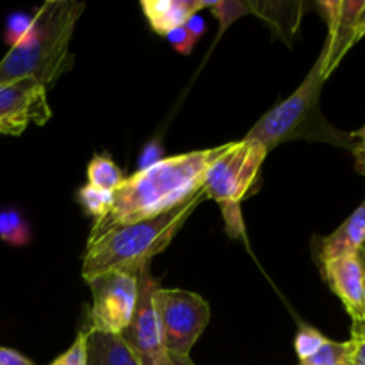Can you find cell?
I'll return each mask as SVG.
<instances>
[{
	"mask_svg": "<svg viewBox=\"0 0 365 365\" xmlns=\"http://www.w3.org/2000/svg\"><path fill=\"white\" fill-rule=\"evenodd\" d=\"M230 143L209 150L164 157L160 163L135 171L113 192V205L102 220L93 223L88 241L110 228L159 216L203 187L209 168L228 150Z\"/></svg>",
	"mask_w": 365,
	"mask_h": 365,
	"instance_id": "6da1fadb",
	"label": "cell"
},
{
	"mask_svg": "<svg viewBox=\"0 0 365 365\" xmlns=\"http://www.w3.org/2000/svg\"><path fill=\"white\" fill-rule=\"evenodd\" d=\"M353 365H365V323H353L351 328Z\"/></svg>",
	"mask_w": 365,
	"mask_h": 365,
	"instance_id": "cb8c5ba5",
	"label": "cell"
},
{
	"mask_svg": "<svg viewBox=\"0 0 365 365\" xmlns=\"http://www.w3.org/2000/svg\"><path fill=\"white\" fill-rule=\"evenodd\" d=\"M88 285L93 302L86 328L121 334L130 324L138 303V274L109 271L89 278Z\"/></svg>",
	"mask_w": 365,
	"mask_h": 365,
	"instance_id": "52a82bcc",
	"label": "cell"
},
{
	"mask_svg": "<svg viewBox=\"0 0 365 365\" xmlns=\"http://www.w3.org/2000/svg\"><path fill=\"white\" fill-rule=\"evenodd\" d=\"M185 27H187V31L191 32L196 39H200V36L205 32V21H203V18L200 16V14H195L192 18H189V21L185 24Z\"/></svg>",
	"mask_w": 365,
	"mask_h": 365,
	"instance_id": "4316f807",
	"label": "cell"
},
{
	"mask_svg": "<svg viewBox=\"0 0 365 365\" xmlns=\"http://www.w3.org/2000/svg\"><path fill=\"white\" fill-rule=\"evenodd\" d=\"M324 82L327 78L323 75V63L317 57L299 88L287 100L264 114L246 138L260 143L267 153L292 139L327 141L331 145L346 146L353 152L359 141L351 134H344L331 127L321 114L319 98Z\"/></svg>",
	"mask_w": 365,
	"mask_h": 365,
	"instance_id": "277c9868",
	"label": "cell"
},
{
	"mask_svg": "<svg viewBox=\"0 0 365 365\" xmlns=\"http://www.w3.org/2000/svg\"><path fill=\"white\" fill-rule=\"evenodd\" d=\"M317 6L328 25L327 45L319 56L328 78L365 36V0H321Z\"/></svg>",
	"mask_w": 365,
	"mask_h": 365,
	"instance_id": "9c48e42d",
	"label": "cell"
},
{
	"mask_svg": "<svg viewBox=\"0 0 365 365\" xmlns=\"http://www.w3.org/2000/svg\"><path fill=\"white\" fill-rule=\"evenodd\" d=\"M84 330L88 365H141L120 334Z\"/></svg>",
	"mask_w": 365,
	"mask_h": 365,
	"instance_id": "5bb4252c",
	"label": "cell"
},
{
	"mask_svg": "<svg viewBox=\"0 0 365 365\" xmlns=\"http://www.w3.org/2000/svg\"><path fill=\"white\" fill-rule=\"evenodd\" d=\"M159 282L150 274V266L138 273V303L130 324L121 331V337L134 351L141 365H166L168 351L163 344L159 319L153 310L152 296Z\"/></svg>",
	"mask_w": 365,
	"mask_h": 365,
	"instance_id": "ba28073f",
	"label": "cell"
},
{
	"mask_svg": "<svg viewBox=\"0 0 365 365\" xmlns=\"http://www.w3.org/2000/svg\"><path fill=\"white\" fill-rule=\"evenodd\" d=\"M327 337L312 327H302L298 335L294 339V349L296 355L299 356V362H305L307 359L316 355L319 351L321 346L324 344Z\"/></svg>",
	"mask_w": 365,
	"mask_h": 365,
	"instance_id": "d6986e66",
	"label": "cell"
},
{
	"mask_svg": "<svg viewBox=\"0 0 365 365\" xmlns=\"http://www.w3.org/2000/svg\"><path fill=\"white\" fill-rule=\"evenodd\" d=\"M353 155H355V168L360 175H365V143H356L353 148Z\"/></svg>",
	"mask_w": 365,
	"mask_h": 365,
	"instance_id": "83f0119b",
	"label": "cell"
},
{
	"mask_svg": "<svg viewBox=\"0 0 365 365\" xmlns=\"http://www.w3.org/2000/svg\"><path fill=\"white\" fill-rule=\"evenodd\" d=\"M166 38H168V41L171 43V46H173V48L180 53L191 52L192 46H195V43L198 41V39H196L195 36L187 31V27H185V25H182V27H177V29H173L171 32H168Z\"/></svg>",
	"mask_w": 365,
	"mask_h": 365,
	"instance_id": "603a6c76",
	"label": "cell"
},
{
	"mask_svg": "<svg viewBox=\"0 0 365 365\" xmlns=\"http://www.w3.org/2000/svg\"><path fill=\"white\" fill-rule=\"evenodd\" d=\"M163 159H164V152H163V146H160V143L150 141L148 145L143 148L141 157H139V170H146V168L160 163Z\"/></svg>",
	"mask_w": 365,
	"mask_h": 365,
	"instance_id": "d4e9b609",
	"label": "cell"
},
{
	"mask_svg": "<svg viewBox=\"0 0 365 365\" xmlns=\"http://www.w3.org/2000/svg\"><path fill=\"white\" fill-rule=\"evenodd\" d=\"M0 365H36L20 351L0 346Z\"/></svg>",
	"mask_w": 365,
	"mask_h": 365,
	"instance_id": "484cf974",
	"label": "cell"
},
{
	"mask_svg": "<svg viewBox=\"0 0 365 365\" xmlns=\"http://www.w3.org/2000/svg\"><path fill=\"white\" fill-rule=\"evenodd\" d=\"M321 266L324 280L341 299L353 323H365V248L327 260Z\"/></svg>",
	"mask_w": 365,
	"mask_h": 365,
	"instance_id": "8fae6325",
	"label": "cell"
},
{
	"mask_svg": "<svg viewBox=\"0 0 365 365\" xmlns=\"http://www.w3.org/2000/svg\"><path fill=\"white\" fill-rule=\"evenodd\" d=\"M0 239L11 246H25L31 241V228L18 210H0Z\"/></svg>",
	"mask_w": 365,
	"mask_h": 365,
	"instance_id": "2e32d148",
	"label": "cell"
},
{
	"mask_svg": "<svg viewBox=\"0 0 365 365\" xmlns=\"http://www.w3.org/2000/svg\"><path fill=\"white\" fill-rule=\"evenodd\" d=\"M32 27V18L25 13H13L6 24V43L14 46Z\"/></svg>",
	"mask_w": 365,
	"mask_h": 365,
	"instance_id": "7402d4cb",
	"label": "cell"
},
{
	"mask_svg": "<svg viewBox=\"0 0 365 365\" xmlns=\"http://www.w3.org/2000/svg\"><path fill=\"white\" fill-rule=\"evenodd\" d=\"M50 365H88V351H86V330L81 328L77 339L68 351L57 356Z\"/></svg>",
	"mask_w": 365,
	"mask_h": 365,
	"instance_id": "44dd1931",
	"label": "cell"
},
{
	"mask_svg": "<svg viewBox=\"0 0 365 365\" xmlns=\"http://www.w3.org/2000/svg\"><path fill=\"white\" fill-rule=\"evenodd\" d=\"M266 157L267 150L253 139L230 143L227 152L207 171L203 182L207 198L220 203L223 210L241 209V200L253 185Z\"/></svg>",
	"mask_w": 365,
	"mask_h": 365,
	"instance_id": "8992f818",
	"label": "cell"
},
{
	"mask_svg": "<svg viewBox=\"0 0 365 365\" xmlns=\"http://www.w3.org/2000/svg\"><path fill=\"white\" fill-rule=\"evenodd\" d=\"M88 180L93 187L114 192L125 180L123 171L107 155H95L88 166Z\"/></svg>",
	"mask_w": 365,
	"mask_h": 365,
	"instance_id": "9a60e30c",
	"label": "cell"
},
{
	"mask_svg": "<svg viewBox=\"0 0 365 365\" xmlns=\"http://www.w3.org/2000/svg\"><path fill=\"white\" fill-rule=\"evenodd\" d=\"M77 200L84 207L86 212L95 217V221H98L109 212L110 205H113V192L88 184L77 192Z\"/></svg>",
	"mask_w": 365,
	"mask_h": 365,
	"instance_id": "ac0fdd59",
	"label": "cell"
},
{
	"mask_svg": "<svg viewBox=\"0 0 365 365\" xmlns=\"http://www.w3.org/2000/svg\"><path fill=\"white\" fill-rule=\"evenodd\" d=\"M209 9L216 14L220 20L221 32L227 31L230 24H234L239 16H245L250 13V4L248 2H210Z\"/></svg>",
	"mask_w": 365,
	"mask_h": 365,
	"instance_id": "ffe728a7",
	"label": "cell"
},
{
	"mask_svg": "<svg viewBox=\"0 0 365 365\" xmlns=\"http://www.w3.org/2000/svg\"><path fill=\"white\" fill-rule=\"evenodd\" d=\"M205 198L202 187L184 203L159 216L114 227L100 237L88 241L82 260V278L88 282L89 278L109 271L138 274L143 267L150 266L153 257L173 242L189 216Z\"/></svg>",
	"mask_w": 365,
	"mask_h": 365,
	"instance_id": "7a4b0ae2",
	"label": "cell"
},
{
	"mask_svg": "<svg viewBox=\"0 0 365 365\" xmlns=\"http://www.w3.org/2000/svg\"><path fill=\"white\" fill-rule=\"evenodd\" d=\"M302 365H353L351 341L335 342L327 339L319 351L302 362Z\"/></svg>",
	"mask_w": 365,
	"mask_h": 365,
	"instance_id": "e0dca14e",
	"label": "cell"
},
{
	"mask_svg": "<svg viewBox=\"0 0 365 365\" xmlns=\"http://www.w3.org/2000/svg\"><path fill=\"white\" fill-rule=\"evenodd\" d=\"M209 4L205 0H143L141 9L153 31L166 36L202 9H209Z\"/></svg>",
	"mask_w": 365,
	"mask_h": 365,
	"instance_id": "7c38bea8",
	"label": "cell"
},
{
	"mask_svg": "<svg viewBox=\"0 0 365 365\" xmlns=\"http://www.w3.org/2000/svg\"><path fill=\"white\" fill-rule=\"evenodd\" d=\"M84 4L48 0L32 16V27L0 61V84L36 78L45 88L70 70V41Z\"/></svg>",
	"mask_w": 365,
	"mask_h": 365,
	"instance_id": "3957f363",
	"label": "cell"
},
{
	"mask_svg": "<svg viewBox=\"0 0 365 365\" xmlns=\"http://www.w3.org/2000/svg\"><path fill=\"white\" fill-rule=\"evenodd\" d=\"M351 135H353V138H355L359 143H365V125H364L362 128H360V130L353 132Z\"/></svg>",
	"mask_w": 365,
	"mask_h": 365,
	"instance_id": "f546056e",
	"label": "cell"
},
{
	"mask_svg": "<svg viewBox=\"0 0 365 365\" xmlns=\"http://www.w3.org/2000/svg\"><path fill=\"white\" fill-rule=\"evenodd\" d=\"M166 365H196L189 356L182 355H173V353H168Z\"/></svg>",
	"mask_w": 365,
	"mask_h": 365,
	"instance_id": "f1b7e54d",
	"label": "cell"
},
{
	"mask_svg": "<svg viewBox=\"0 0 365 365\" xmlns=\"http://www.w3.org/2000/svg\"><path fill=\"white\" fill-rule=\"evenodd\" d=\"M52 116L46 88L36 78L0 84V134L20 135L31 123L43 125Z\"/></svg>",
	"mask_w": 365,
	"mask_h": 365,
	"instance_id": "30bf717a",
	"label": "cell"
},
{
	"mask_svg": "<svg viewBox=\"0 0 365 365\" xmlns=\"http://www.w3.org/2000/svg\"><path fill=\"white\" fill-rule=\"evenodd\" d=\"M168 353L189 356L210 321V307L202 296L182 289L157 287L152 296Z\"/></svg>",
	"mask_w": 365,
	"mask_h": 365,
	"instance_id": "5b68a950",
	"label": "cell"
},
{
	"mask_svg": "<svg viewBox=\"0 0 365 365\" xmlns=\"http://www.w3.org/2000/svg\"><path fill=\"white\" fill-rule=\"evenodd\" d=\"M365 246V200L355 209V212L328 237L321 241V264L337 257L351 255Z\"/></svg>",
	"mask_w": 365,
	"mask_h": 365,
	"instance_id": "4fadbf2b",
	"label": "cell"
}]
</instances>
